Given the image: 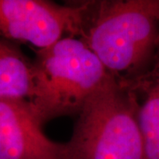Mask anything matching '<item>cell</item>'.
I'll list each match as a JSON object with an SVG mask.
<instances>
[{"instance_id": "obj_1", "label": "cell", "mask_w": 159, "mask_h": 159, "mask_svg": "<svg viewBox=\"0 0 159 159\" xmlns=\"http://www.w3.org/2000/svg\"><path fill=\"white\" fill-rule=\"evenodd\" d=\"M77 38L116 80L130 84L151 67L159 42L157 0L76 1Z\"/></svg>"}, {"instance_id": "obj_2", "label": "cell", "mask_w": 159, "mask_h": 159, "mask_svg": "<svg viewBox=\"0 0 159 159\" xmlns=\"http://www.w3.org/2000/svg\"><path fill=\"white\" fill-rule=\"evenodd\" d=\"M65 143L66 159H145L139 102L112 75L87 100Z\"/></svg>"}, {"instance_id": "obj_3", "label": "cell", "mask_w": 159, "mask_h": 159, "mask_svg": "<svg viewBox=\"0 0 159 159\" xmlns=\"http://www.w3.org/2000/svg\"><path fill=\"white\" fill-rule=\"evenodd\" d=\"M36 52L34 91L28 104L42 126L59 117L78 115L110 74L76 37H64Z\"/></svg>"}, {"instance_id": "obj_4", "label": "cell", "mask_w": 159, "mask_h": 159, "mask_svg": "<svg viewBox=\"0 0 159 159\" xmlns=\"http://www.w3.org/2000/svg\"><path fill=\"white\" fill-rule=\"evenodd\" d=\"M79 6L45 0H0V38L45 49L64 37H76Z\"/></svg>"}, {"instance_id": "obj_5", "label": "cell", "mask_w": 159, "mask_h": 159, "mask_svg": "<svg viewBox=\"0 0 159 159\" xmlns=\"http://www.w3.org/2000/svg\"><path fill=\"white\" fill-rule=\"evenodd\" d=\"M0 159H66V146L43 134L28 102L0 100Z\"/></svg>"}, {"instance_id": "obj_6", "label": "cell", "mask_w": 159, "mask_h": 159, "mask_svg": "<svg viewBox=\"0 0 159 159\" xmlns=\"http://www.w3.org/2000/svg\"><path fill=\"white\" fill-rule=\"evenodd\" d=\"M129 85L138 98L145 159H159V42L151 67Z\"/></svg>"}, {"instance_id": "obj_7", "label": "cell", "mask_w": 159, "mask_h": 159, "mask_svg": "<svg viewBox=\"0 0 159 159\" xmlns=\"http://www.w3.org/2000/svg\"><path fill=\"white\" fill-rule=\"evenodd\" d=\"M33 91V61L17 43L0 38V100L29 102Z\"/></svg>"}, {"instance_id": "obj_8", "label": "cell", "mask_w": 159, "mask_h": 159, "mask_svg": "<svg viewBox=\"0 0 159 159\" xmlns=\"http://www.w3.org/2000/svg\"><path fill=\"white\" fill-rule=\"evenodd\" d=\"M157 15L159 20V0H157Z\"/></svg>"}]
</instances>
